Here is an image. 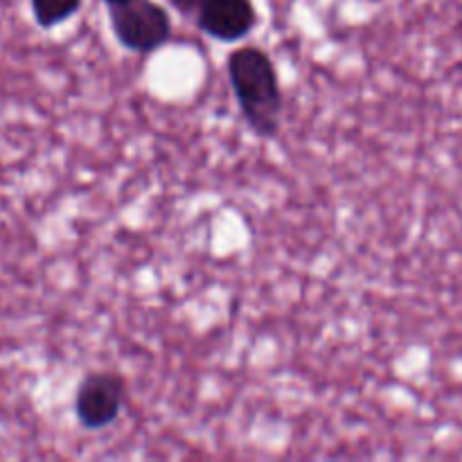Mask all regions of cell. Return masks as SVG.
<instances>
[{"label":"cell","instance_id":"cell-2","mask_svg":"<svg viewBox=\"0 0 462 462\" xmlns=\"http://www.w3.org/2000/svg\"><path fill=\"white\" fill-rule=\"evenodd\" d=\"M116 39L126 50L152 54L171 39V18L153 0H125L108 7Z\"/></svg>","mask_w":462,"mask_h":462},{"label":"cell","instance_id":"cell-3","mask_svg":"<svg viewBox=\"0 0 462 462\" xmlns=\"http://www.w3.org/2000/svg\"><path fill=\"white\" fill-rule=\"evenodd\" d=\"M126 402V383L116 373H90L81 379L75 395L77 420L88 431L111 427Z\"/></svg>","mask_w":462,"mask_h":462},{"label":"cell","instance_id":"cell-1","mask_svg":"<svg viewBox=\"0 0 462 462\" xmlns=\"http://www.w3.org/2000/svg\"><path fill=\"white\" fill-rule=\"evenodd\" d=\"M228 79L248 126L260 138H273L284 108L273 59L257 45L237 48L228 57Z\"/></svg>","mask_w":462,"mask_h":462},{"label":"cell","instance_id":"cell-4","mask_svg":"<svg viewBox=\"0 0 462 462\" xmlns=\"http://www.w3.org/2000/svg\"><path fill=\"white\" fill-rule=\"evenodd\" d=\"M197 23L199 30L210 39L237 43L253 32L257 12L253 0H201Z\"/></svg>","mask_w":462,"mask_h":462},{"label":"cell","instance_id":"cell-6","mask_svg":"<svg viewBox=\"0 0 462 462\" xmlns=\"http://www.w3.org/2000/svg\"><path fill=\"white\" fill-rule=\"evenodd\" d=\"M170 3H171V7L179 9L183 16H192V14H197L201 0H170Z\"/></svg>","mask_w":462,"mask_h":462},{"label":"cell","instance_id":"cell-5","mask_svg":"<svg viewBox=\"0 0 462 462\" xmlns=\"http://www.w3.org/2000/svg\"><path fill=\"white\" fill-rule=\"evenodd\" d=\"M30 3L36 25L43 30L61 25L68 18L75 16L81 7V0H30Z\"/></svg>","mask_w":462,"mask_h":462},{"label":"cell","instance_id":"cell-7","mask_svg":"<svg viewBox=\"0 0 462 462\" xmlns=\"http://www.w3.org/2000/svg\"><path fill=\"white\" fill-rule=\"evenodd\" d=\"M104 3L108 5V7H111V5H117V3H125V0H104Z\"/></svg>","mask_w":462,"mask_h":462}]
</instances>
